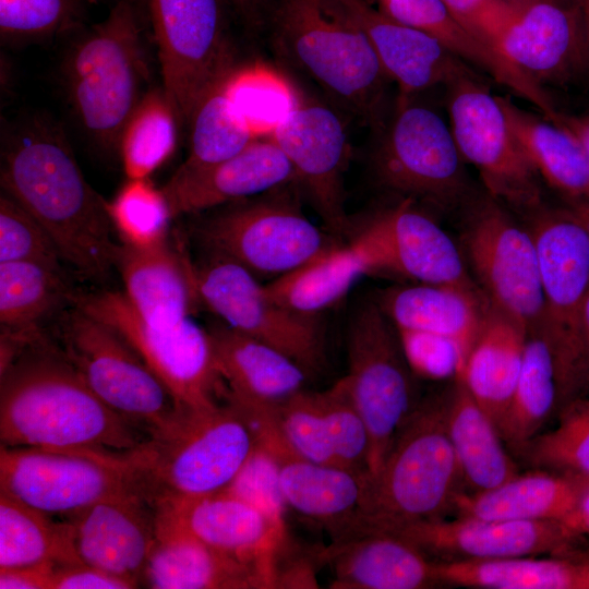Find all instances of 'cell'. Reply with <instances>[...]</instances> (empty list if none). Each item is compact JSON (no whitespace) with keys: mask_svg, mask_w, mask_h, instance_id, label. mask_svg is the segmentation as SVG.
<instances>
[{"mask_svg":"<svg viewBox=\"0 0 589 589\" xmlns=\"http://www.w3.org/2000/svg\"><path fill=\"white\" fill-rule=\"evenodd\" d=\"M336 589H423L441 585L435 561L412 543L385 532H365L318 551Z\"/></svg>","mask_w":589,"mask_h":589,"instance_id":"cell-28","label":"cell"},{"mask_svg":"<svg viewBox=\"0 0 589 589\" xmlns=\"http://www.w3.org/2000/svg\"><path fill=\"white\" fill-rule=\"evenodd\" d=\"M446 425L461 473L464 492L480 493L519 473L501 433L459 374L447 390Z\"/></svg>","mask_w":589,"mask_h":589,"instance_id":"cell-33","label":"cell"},{"mask_svg":"<svg viewBox=\"0 0 589 589\" xmlns=\"http://www.w3.org/2000/svg\"><path fill=\"white\" fill-rule=\"evenodd\" d=\"M582 17L585 22L587 38L589 43V0H580Z\"/></svg>","mask_w":589,"mask_h":589,"instance_id":"cell-60","label":"cell"},{"mask_svg":"<svg viewBox=\"0 0 589 589\" xmlns=\"http://www.w3.org/2000/svg\"><path fill=\"white\" fill-rule=\"evenodd\" d=\"M53 565L0 569V589H50Z\"/></svg>","mask_w":589,"mask_h":589,"instance_id":"cell-54","label":"cell"},{"mask_svg":"<svg viewBox=\"0 0 589 589\" xmlns=\"http://www.w3.org/2000/svg\"><path fill=\"white\" fill-rule=\"evenodd\" d=\"M573 400L550 344L539 327L529 330L515 394L500 428L506 447L516 455Z\"/></svg>","mask_w":589,"mask_h":589,"instance_id":"cell-35","label":"cell"},{"mask_svg":"<svg viewBox=\"0 0 589 589\" xmlns=\"http://www.w3.org/2000/svg\"><path fill=\"white\" fill-rule=\"evenodd\" d=\"M91 0H0L3 44L51 39L77 31Z\"/></svg>","mask_w":589,"mask_h":589,"instance_id":"cell-46","label":"cell"},{"mask_svg":"<svg viewBox=\"0 0 589 589\" xmlns=\"http://www.w3.org/2000/svg\"><path fill=\"white\" fill-rule=\"evenodd\" d=\"M225 0H146L163 88L189 124L205 93L236 65Z\"/></svg>","mask_w":589,"mask_h":589,"instance_id":"cell-15","label":"cell"},{"mask_svg":"<svg viewBox=\"0 0 589 589\" xmlns=\"http://www.w3.org/2000/svg\"><path fill=\"white\" fill-rule=\"evenodd\" d=\"M141 585L153 589L267 588L256 569L211 548L158 509L156 539Z\"/></svg>","mask_w":589,"mask_h":589,"instance_id":"cell-26","label":"cell"},{"mask_svg":"<svg viewBox=\"0 0 589 589\" xmlns=\"http://www.w3.org/2000/svg\"><path fill=\"white\" fill-rule=\"evenodd\" d=\"M386 189L442 211H461L478 193L449 124L434 110L397 100L373 157Z\"/></svg>","mask_w":589,"mask_h":589,"instance_id":"cell-10","label":"cell"},{"mask_svg":"<svg viewBox=\"0 0 589 589\" xmlns=\"http://www.w3.org/2000/svg\"><path fill=\"white\" fill-rule=\"evenodd\" d=\"M368 36L386 75L399 91L398 101L474 70L433 36L398 23L366 0H333Z\"/></svg>","mask_w":589,"mask_h":589,"instance_id":"cell-24","label":"cell"},{"mask_svg":"<svg viewBox=\"0 0 589 589\" xmlns=\"http://www.w3.org/2000/svg\"><path fill=\"white\" fill-rule=\"evenodd\" d=\"M134 490L130 458L0 446V492L58 520Z\"/></svg>","mask_w":589,"mask_h":589,"instance_id":"cell-17","label":"cell"},{"mask_svg":"<svg viewBox=\"0 0 589 589\" xmlns=\"http://www.w3.org/2000/svg\"><path fill=\"white\" fill-rule=\"evenodd\" d=\"M284 152L294 182L310 197L333 233L347 229L344 176L349 157L345 127L330 108L299 93L268 135Z\"/></svg>","mask_w":589,"mask_h":589,"instance_id":"cell-18","label":"cell"},{"mask_svg":"<svg viewBox=\"0 0 589 589\" xmlns=\"http://www.w3.org/2000/svg\"><path fill=\"white\" fill-rule=\"evenodd\" d=\"M228 73L205 93L193 111L188 124L191 131L189 156L181 168L209 167L259 139L231 100L226 84Z\"/></svg>","mask_w":589,"mask_h":589,"instance_id":"cell-42","label":"cell"},{"mask_svg":"<svg viewBox=\"0 0 589 589\" xmlns=\"http://www.w3.org/2000/svg\"><path fill=\"white\" fill-rule=\"evenodd\" d=\"M461 214L459 248L489 303L527 332L539 327L543 294L529 229L485 191L478 192Z\"/></svg>","mask_w":589,"mask_h":589,"instance_id":"cell-9","label":"cell"},{"mask_svg":"<svg viewBox=\"0 0 589 589\" xmlns=\"http://www.w3.org/2000/svg\"><path fill=\"white\" fill-rule=\"evenodd\" d=\"M369 472L301 458L280 462V486L286 505L326 528L333 542L357 518Z\"/></svg>","mask_w":589,"mask_h":589,"instance_id":"cell-34","label":"cell"},{"mask_svg":"<svg viewBox=\"0 0 589 589\" xmlns=\"http://www.w3.org/2000/svg\"><path fill=\"white\" fill-rule=\"evenodd\" d=\"M37 262L63 267V260L49 233L17 202L0 197V263Z\"/></svg>","mask_w":589,"mask_h":589,"instance_id":"cell-49","label":"cell"},{"mask_svg":"<svg viewBox=\"0 0 589 589\" xmlns=\"http://www.w3.org/2000/svg\"><path fill=\"white\" fill-rule=\"evenodd\" d=\"M589 235V202L568 206Z\"/></svg>","mask_w":589,"mask_h":589,"instance_id":"cell-59","label":"cell"},{"mask_svg":"<svg viewBox=\"0 0 589 589\" xmlns=\"http://www.w3.org/2000/svg\"><path fill=\"white\" fill-rule=\"evenodd\" d=\"M551 122L568 131L579 142L589 158V115H569L558 110Z\"/></svg>","mask_w":589,"mask_h":589,"instance_id":"cell-56","label":"cell"},{"mask_svg":"<svg viewBox=\"0 0 589 589\" xmlns=\"http://www.w3.org/2000/svg\"><path fill=\"white\" fill-rule=\"evenodd\" d=\"M226 84L235 107L256 137L272 133L298 94L283 76L261 64L235 67Z\"/></svg>","mask_w":589,"mask_h":589,"instance_id":"cell-44","label":"cell"},{"mask_svg":"<svg viewBox=\"0 0 589 589\" xmlns=\"http://www.w3.org/2000/svg\"><path fill=\"white\" fill-rule=\"evenodd\" d=\"M441 585L484 589H589V561L574 554L435 562Z\"/></svg>","mask_w":589,"mask_h":589,"instance_id":"cell-39","label":"cell"},{"mask_svg":"<svg viewBox=\"0 0 589 589\" xmlns=\"http://www.w3.org/2000/svg\"><path fill=\"white\" fill-rule=\"evenodd\" d=\"M502 1H504L505 3H507L508 5L515 9H519L534 0H502Z\"/></svg>","mask_w":589,"mask_h":589,"instance_id":"cell-61","label":"cell"},{"mask_svg":"<svg viewBox=\"0 0 589 589\" xmlns=\"http://www.w3.org/2000/svg\"><path fill=\"white\" fill-rule=\"evenodd\" d=\"M194 269L200 302L224 324L283 352L308 376L322 371L326 336L320 315L272 301L255 276L225 257L207 254Z\"/></svg>","mask_w":589,"mask_h":589,"instance_id":"cell-16","label":"cell"},{"mask_svg":"<svg viewBox=\"0 0 589 589\" xmlns=\"http://www.w3.org/2000/svg\"><path fill=\"white\" fill-rule=\"evenodd\" d=\"M207 329L225 385L221 397L279 405L304 389L306 373L283 352L224 323Z\"/></svg>","mask_w":589,"mask_h":589,"instance_id":"cell-29","label":"cell"},{"mask_svg":"<svg viewBox=\"0 0 589 589\" xmlns=\"http://www.w3.org/2000/svg\"><path fill=\"white\" fill-rule=\"evenodd\" d=\"M361 233L372 254L374 273L481 291L460 248L410 199L382 213Z\"/></svg>","mask_w":589,"mask_h":589,"instance_id":"cell-21","label":"cell"},{"mask_svg":"<svg viewBox=\"0 0 589 589\" xmlns=\"http://www.w3.org/2000/svg\"><path fill=\"white\" fill-rule=\"evenodd\" d=\"M193 233L207 254L230 260L257 279L269 280L334 244L288 195L220 211L199 220Z\"/></svg>","mask_w":589,"mask_h":589,"instance_id":"cell-13","label":"cell"},{"mask_svg":"<svg viewBox=\"0 0 589 589\" xmlns=\"http://www.w3.org/2000/svg\"><path fill=\"white\" fill-rule=\"evenodd\" d=\"M528 217L543 294L539 329L570 394L580 397L589 388L580 346V315L589 289V235L568 207L543 205Z\"/></svg>","mask_w":589,"mask_h":589,"instance_id":"cell-8","label":"cell"},{"mask_svg":"<svg viewBox=\"0 0 589 589\" xmlns=\"http://www.w3.org/2000/svg\"><path fill=\"white\" fill-rule=\"evenodd\" d=\"M94 394L151 438L170 434L184 410L135 349L77 305L65 310L55 344Z\"/></svg>","mask_w":589,"mask_h":589,"instance_id":"cell-7","label":"cell"},{"mask_svg":"<svg viewBox=\"0 0 589 589\" xmlns=\"http://www.w3.org/2000/svg\"><path fill=\"white\" fill-rule=\"evenodd\" d=\"M132 582L83 564H55L50 580V589H131Z\"/></svg>","mask_w":589,"mask_h":589,"instance_id":"cell-53","label":"cell"},{"mask_svg":"<svg viewBox=\"0 0 589 589\" xmlns=\"http://www.w3.org/2000/svg\"><path fill=\"white\" fill-rule=\"evenodd\" d=\"M255 447L243 414L229 401L187 409L168 435L131 456L140 492L156 508H173L225 490Z\"/></svg>","mask_w":589,"mask_h":589,"instance_id":"cell-5","label":"cell"},{"mask_svg":"<svg viewBox=\"0 0 589 589\" xmlns=\"http://www.w3.org/2000/svg\"><path fill=\"white\" fill-rule=\"evenodd\" d=\"M289 182H294V173L288 158L265 136L209 167H179L161 190L175 218L277 190Z\"/></svg>","mask_w":589,"mask_h":589,"instance_id":"cell-25","label":"cell"},{"mask_svg":"<svg viewBox=\"0 0 589 589\" xmlns=\"http://www.w3.org/2000/svg\"><path fill=\"white\" fill-rule=\"evenodd\" d=\"M116 267L131 305L156 327L179 325L201 303L194 263L168 241L148 248L121 242Z\"/></svg>","mask_w":589,"mask_h":589,"instance_id":"cell-27","label":"cell"},{"mask_svg":"<svg viewBox=\"0 0 589 589\" xmlns=\"http://www.w3.org/2000/svg\"><path fill=\"white\" fill-rule=\"evenodd\" d=\"M449 127L466 164L484 191L526 216L543 203L541 178L513 133L497 96L476 70L446 86Z\"/></svg>","mask_w":589,"mask_h":589,"instance_id":"cell-12","label":"cell"},{"mask_svg":"<svg viewBox=\"0 0 589 589\" xmlns=\"http://www.w3.org/2000/svg\"><path fill=\"white\" fill-rule=\"evenodd\" d=\"M315 394L339 465L369 472V433L346 377Z\"/></svg>","mask_w":589,"mask_h":589,"instance_id":"cell-47","label":"cell"},{"mask_svg":"<svg viewBox=\"0 0 589 589\" xmlns=\"http://www.w3.org/2000/svg\"><path fill=\"white\" fill-rule=\"evenodd\" d=\"M108 212L121 242L148 248L167 241L173 216L165 193L148 178L128 179Z\"/></svg>","mask_w":589,"mask_h":589,"instance_id":"cell-45","label":"cell"},{"mask_svg":"<svg viewBox=\"0 0 589 589\" xmlns=\"http://www.w3.org/2000/svg\"><path fill=\"white\" fill-rule=\"evenodd\" d=\"M0 182L49 233L64 263L92 281L109 277L121 243L108 202L86 181L56 122L29 116L2 128Z\"/></svg>","mask_w":589,"mask_h":589,"instance_id":"cell-1","label":"cell"},{"mask_svg":"<svg viewBox=\"0 0 589 589\" xmlns=\"http://www.w3.org/2000/svg\"><path fill=\"white\" fill-rule=\"evenodd\" d=\"M530 468L589 483V396L569 402L556 424L529 440L516 454Z\"/></svg>","mask_w":589,"mask_h":589,"instance_id":"cell-43","label":"cell"},{"mask_svg":"<svg viewBox=\"0 0 589 589\" xmlns=\"http://www.w3.org/2000/svg\"><path fill=\"white\" fill-rule=\"evenodd\" d=\"M497 48L543 89L575 82L589 72L580 0H534L517 9Z\"/></svg>","mask_w":589,"mask_h":589,"instance_id":"cell-19","label":"cell"},{"mask_svg":"<svg viewBox=\"0 0 589 589\" xmlns=\"http://www.w3.org/2000/svg\"><path fill=\"white\" fill-rule=\"evenodd\" d=\"M371 273V255L358 235L349 244H333L263 287L276 303L298 313L320 315L342 299L359 277Z\"/></svg>","mask_w":589,"mask_h":589,"instance_id":"cell-37","label":"cell"},{"mask_svg":"<svg viewBox=\"0 0 589 589\" xmlns=\"http://www.w3.org/2000/svg\"><path fill=\"white\" fill-rule=\"evenodd\" d=\"M589 483L558 472L530 468L496 488L457 494L453 513L486 520H561L577 504Z\"/></svg>","mask_w":589,"mask_h":589,"instance_id":"cell-31","label":"cell"},{"mask_svg":"<svg viewBox=\"0 0 589 589\" xmlns=\"http://www.w3.org/2000/svg\"><path fill=\"white\" fill-rule=\"evenodd\" d=\"M91 1H94V2H111L112 4L117 1V0H91Z\"/></svg>","mask_w":589,"mask_h":589,"instance_id":"cell-63","label":"cell"},{"mask_svg":"<svg viewBox=\"0 0 589 589\" xmlns=\"http://www.w3.org/2000/svg\"><path fill=\"white\" fill-rule=\"evenodd\" d=\"M572 550H573L575 553H577V554H579V555H581V556H584V557H586V558L589 560V549L579 548L578 545L574 544V545L572 546Z\"/></svg>","mask_w":589,"mask_h":589,"instance_id":"cell-62","label":"cell"},{"mask_svg":"<svg viewBox=\"0 0 589 589\" xmlns=\"http://www.w3.org/2000/svg\"><path fill=\"white\" fill-rule=\"evenodd\" d=\"M580 346L584 365L589 380V289L580 315Z\"/></svg>","mask_w":589,"mask_h":589,"instance_id":"cell-58","label":"cell"},{"mask_svg":"<svg viewBox=\"0 0 589 589\" xmlns=\"http://www.w3.org/2000/svg\"><path fill=\"white\" fill-rule=\"evenodd\" d=\"M527 330L491 304L458 373L498 431L519 378Z\"/></svg>","mask_w":589,"mask_h":589,"instance_id":"cell-32","label":"cell"},{"mask_svg":"<svg viewBox=\"0 0 589 589\" xmlns=\"http://www.w3.org/2000/svg\"><path fill=\"white\" fill-rule=\"evenodd\" d=\"M194 537L262 576L276 588V564L289 542L286 528L243 500L223 490L173 508H157Z\"/></svg>","mask_w":589,"mask_h":589,"instance_id":"cell-23","label":"cell"},{"mask_svg":"<svg viewBox=\"0 0 589 589\" xmlns=\"http://www.w3.org/2000/svg\"><path fill=\"white\" fill-rule=\"evenodd\" d=\"M75 305L117 330L168 387L182 410L211 407L221 400L224 383L208 329L191 317L173 327L144 320L124 293L80 294Z\"/></svg>","mask_w":589,"mask_h":589,"instance_id":"cell-14","label":"cell"},{"mask_svg":"<svg viewBox=\"0 0 589 589\" xmlns=\"http://www.w3.org/2000/svg\"><path fill=\"white\" fill-rule=\"evenodd\" d=\"M63 521L77 563L140 587L157 531V508L140 491L108 497Z\"/></svg>","mask_w":589,"mask_h":589,"instance_id":"cell-22","label":"cell"},{"mask_svg":"<svg viewBox=\"0 0 589 589\" xmlns=\"http://www.w3.org/2000/svg\"><path fill=\"white\" fill-rule=\"evenodd\" d=\"M377 303L397 329L453 340L464 362L490 306L482 291L419 283L387 289L380 294Z\"/></svg>","mask_w":589,"mask_h":589,"instance_id":"cell-30","label":"cell"},{"mask_svg":"<svg viewBox=\"0 0 589 589\" xmlns=\"http://www.w3.org/2000/svg\"><path fill=\"white\" fill-rule=\"evenodd\" d=\"M350 393L369 433V474L381 467L401 424L419 400L399 335L376 302H364L347 330Z\"/></svg>","mask_w":589,"mask_h":589,"instance_id":"cell-11","label":"cell"},{"mask_svg":"<svg viewBox=\"0 0 589 589\" xmlns=\"http://www.w3.org/2000/svg\"><path fill=\"white\" fill-rule=\"evenodd\" d=\"M442 1L468 29L495 48L502 32L517 10L502 0Z\"/></svg>","mask_w":589,"mask_h":589,"instance_id":"cell-52","label":"cell"},{"mask_svg":"<svg viewBox=\"0 0 589 589\" xmlns=\"http://www.w3.org/2000/svg\"><path fill=\"white\" fill-rule=\"evenodd\" d=\"M179 123L163 87L144 94L119 142L118 151L128 179L148 178L172 156Z\"/></svg>","mask_w":589,"mask_h":589,"instance_id":"cell-41","label":"cell"},{"mask_svg":"<svg viewBox=\"0 0 589 589\" xmlns=\"http://www.w3.org/2000/svg\"><path fill=\"white\" fill-rule=\"evenodd\" d=\"M447 390L419 400L374 474L359 514L338 540L384 526L445 518L464 491L446 425Z\"/></svg>","mask_w":589,"mask_h":589,"instance_id":"cell-3","label":"cell"},{"mask_svg":"<svg viewBox=\"0 0 589 589\" xmlns=\"http://www.w3.org/2000/svg\"><path fill=\"white\" fill-rule=\"evenodd\" d=\"M248 27H257L263 21V0H225Z\"/></svg>","mask_w":589,"mask_h":589,"instance_id":"cell-57","label":"cell"},{"mask_svg":"<svg viewBox=\"0 0 589 589\" xmlns=\"http://www.w3.org/2000/svg\"><path fill=\"white\" fill-rule=\"evenodd\" d=\"M69 563L65 522L0 492V569Z\"/></svg>","mask_w":589,"mask_h":589,"instance_id":"cell-40","label":"cell"},{"mask_svg":"<svg viewBox=\"0 0 589 589\" xmlns=\"http://www.w3.org/2000/svg\"><path fill=\"white\" fill-rule=\"evenodd\" d=\"M147 21L142 0H117L104 21L73 41L61 65L76 120L105 151H118L124 125L147 92Z\"/></svg>","mask_w":589,"mask_h":589,"instance_id":"cell-4","label":"cell"},{"mask_svg":"<svg viewBox=\"0 0 589 589\" xmlns=\"http://www.w3.org/2000/svg\"><path fill=\"white\" fill-rule=\"evenodd\" d=\"M366 532H385L402 538L435 562L556 555L569 545L555 520H486L456 516L454 519L389 525Z\"/></svg>","mask_w":589,"mask_h":589,"instance_id":"cell-20","label":"cell"},{"mask_svg":"<svg viewBox=\"0 0 589 589\" xmlns=\"http://www.w3.org/2000/svg\"><path fill=\"white\" fill-rule=\"evenodd\" d=\"M279 47L330 96L381 128L386 75L368 36L333 0H276Z\"/></svg>","mask_w":589,"mask_h":589,"instance_id":"cell-6","label":"cell"},{"mask_svg":"<svg viewBox=\"0 0 589 589\" xmlns=\"http://www.w3.org/2000/svg\"><path fill=\"white\" fill-rule=\"evenodd\" d=\"M397 333L414 374L443 378L460 372L464 359L453 340L418 330L397 329Z\"/></svg>","mask_w":589,"mask_h":589,"instance_id":"cell-51","label":"cell"},{"mask_svg":"<svg viewBox=\"0 0 589 589\" xmlns=\"http://www.w3.org/2000/svg\"><path fill=\"white\" fill-rule=\"evenodd\" d=\"M286 528L287 507L280 486V464L266 449L256 446L230 484L225 489Z\"/></svg>","mask_w":589,"mask_h":589,"instance_id":"cell-50","label":"cell"},{"mask_svg":"<svg viewBox=\"0 0 589 589\" xmlns=\"http://www.w3.org/2000/svg\"><path fill=\"white\" fill-rule=\"evenodd\" d=\"M276 411L284 438L298 458L340 466L315 392L302 389L277 405Z\"/></svg>","mask_w":589,"mask_h":589,"instance_id":"cell-48","label":"cell"},{"mask_svg":"<svg viewBox=\"0 0 589 589\" xmlns=\"http://www.w3.org/2000/svg\"><path fill=\"white\" fill-rule=\"evenodd\" d=\"M64 267L37 262L0 263L1 336L22 345L41 336L39 324L75 305Z\"/></svg>","mask_w":589,"mask_h":589,"instance_id":"cell-38","label":"cell"},{"mask_svg":"<svg viewBox=\"0 0 589 589\" xmlns=\"http://www.w3.org/2000/svg\"><path fill=\"white\" fill-rule=\"evenodd\" d=\"M557 522L569 543L589 538V485L572 512Z\"/></svg>","mask_w":589,"mask_h":589,"instance_id":"cell-55","label":"cell"},{"mask_svg":"<svg viewBox=\"0 0 589 589\" xmlns=\"http://www.w3.org/2000/svg\"><path fill=\"white\" fill-rule=\"evenodd\" d=\"M151 440L101 401L55 342L44 336L1 369L2 446L124 460Z\"/></svg>","mask_w":589,"mask_h":589,"instance_id":"cell-2","label":"cell"},{"mask_svg":"<svg viewBox=\"0 0 589 589\" xmlns=\"http://www.w3.org/2000/svg\"><path fill=\"white\" fill-rule=\"evenodd\" d=\"M506 120L542 181L568 206L589 202V158L579 142L542 115L497 96Z\"/></svg>","mask_w":589,"mask_h":589,"instance_id":"cell-36","label":"cell"}]
</instances>
